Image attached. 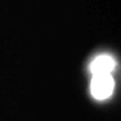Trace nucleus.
Returning a JSON list of instances; mask_svg holds the SVG:
<instances>
[{"instance_id": "f257e3e1", "label": "nucleus", "mask_w": 121, "mask_h": 121, "mask_svg": "<svg viewBox=\"0 0 121 121\" xmlns=\"http://www.w3.org/2000/svg\"><path fill=\"white\" fill-rule=\"evenodd\" d=\"M115 89V82L111 74L94 75L90 83V93L96 100H105L110 98Z\"/></svg>"}, {"instance_id": "f03ea898", "label": "nucleus", "mask_w": 121, "mask_h": 121, "mask_svg": "<svg viewBox=\"0 0 121 121\" xmlns=\"http://www.w3.org/2000/svg\"><path fill=\"white\" fill-rule=\"evenodd\" d=\"M115 59L109 54H100L95 57L89 64V70L93 75L110 74L115 69Z\"/></svg>"}]
</instances>
